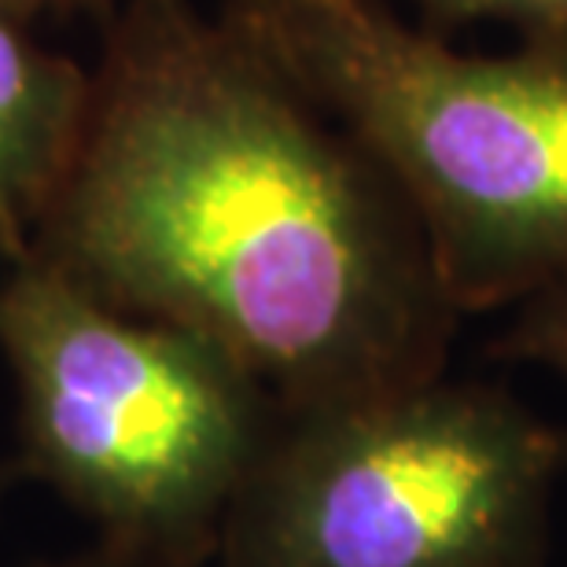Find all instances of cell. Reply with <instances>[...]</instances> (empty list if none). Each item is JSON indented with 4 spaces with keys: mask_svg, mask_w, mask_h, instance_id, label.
<instances>
[{
    "mask_svg": "<svg viewBox=\"0 0 567 567\" xmlns=\"http://www.w3.org/2000/svg\"><path fill=\"white\" fill-rule=\"evenodd\" d=\"M30 19L55 16V19H93L100 30L107 27L118 11V0H16Z\"/></svg>",
    "mask_w": 567,
    "mask_h": 567,
    "instance_id": "obj_8",
    "label": "cell"
},
{
    "mask_svg": "<svg viewBox=\"0 0 567 567\" xmlns=\"http://www.w3.org/2000/svg\"><path fill=\"white\" fill-rule=\"evenodd\" d=\"M410 203L453 310L567 295V41L457 52L383 0H225Z\"/></svg>",
    "mask_w": 567,
    "mask_h": 567,
    "instance_id": "obj_2",
    "label": "cell"
},
{
    "mask_svg": "<svg viewBox=\"0 0 567 567\" xmlns=\"http://www.w3.org/2000/svg\"><path fill=\"white\" fill-rule=\"evenodd\" d=\"M33 567H158V564L133 557V553L107 546V542H96L93 549L74 553V557H66V560H49V564H33Z\"/></svg>",
    "mask_w": 567,
    "mask_h": 567,
    "instance_id": "obj_9",
    "label": "cell"
},
{
    "mask_svg": "<svg viewBox=\"0 0 567 567\" xmlns=\"http://www.w3.org/2000/svg\"><path fill=\"white\" fill-rule=\"evenodd\" d=\"M494 354L542 365L567 380V295H546L519 306L513 328L494 343Z\"/></svg>",
    "mask_w": 567,
    "mask_h": 567,
    "instance_id": "obj_7",
    "label": "cell"
},
{
    "mask_svg": "<svg viewBox=\"0 0 567 567\" xmlns=\"http://www.w3.org/2000/svg\"><path fill=\"white\" fill-rule=\"evenodd\" d=\"M30 255L225 347L280 413L446 372L461 313L399 185L233 22L126 0Z\"/></svg>",
    "mask_w": 567,
    "mask_h": 567,
    "instance_id": "obj_1",
    "label": "cell"
},
{
    "mask_svg": "<svg viewBox=\"0 0 567 567\" xmlns=\"http://www.w3.org/2000/svg\"><path fill=\"white\" fill-rule=\"evenodd\" d=\"M30 16L0 0V258L30 255L38 225L74 163L89 66L33 38Z\"/></svg>",
    "mask_w": 567,
    "mask_h": 567,
    "instance_id": "obj_5",
    "label": "cell"
},
{
    "mask_svg": "<svg viewBox=\"0 0 567 567\" xmlns=\"http://www.w3.org/2000/svg\"><path fill=\"white\" fill-rule=\"evenodd\" d=\"M439 27L505 22L519 41H567V0H416Z\"/></svg>",
    "mask_w": 567,
    "mask_h": 567,
    "instance_id": "obj_6",
    "label": "cell"
},
{
    "mask_svg": "<svg viewBox=\"0 0 567 567\" xmlns=\"http://www.w3.org/2000/svg\"><path fill=\"white\" fill-rule=\"evenodd\" d=\"M0 358L16 380V475L44 483L96 542L207 567L280 410L214 339L104 302L27 255L0 277Z\"/></svg>",
    "mask_w": 567,
    "mask_h": 567,
    "instance_id": "obj_3",
    "label": "cell"
},
{
    "mask_svg": "<svg viewBox=\"0 0 567 567\" xmlns=\"http://www.w3.org/2000/svg\"><path fill=\"white\" fill-rule=\"evenodd\" d=\"M16 480V468L11 464H0V497H4V491H8V483Z\"/></svg>",
    "mask_w": 567,
    "mask_h": 567,
    "instance_id": "obj_10",
    "label": "cell"
},
{
    "mask_svg": "<svg viewBox=\"0 0 567 567\" xmlns=\"http://www.w3.org/2000/svg\"><path fill=\"white\" fill-rule=\"evenodd\" d=\"M567 435L446 372L280 413L218 567H542Z\"/></svg>",
    "mask_w": 567,
    "mask_h": 567,
    "instance_id": "obj_4",
    "label": "cell"
}]
</instances>
